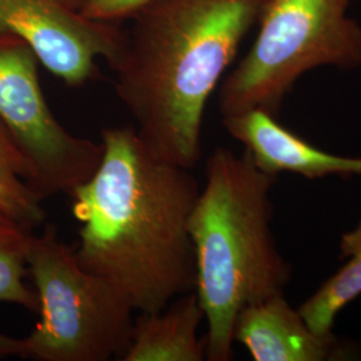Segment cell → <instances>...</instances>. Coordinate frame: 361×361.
Listing matches in <instances>:
<instances>
[{
  "label": "cell",
  "instance_id": "obj_1",
  "mask_svg": "<svg viewBox=\"0 0 361 361\" xmlns=\"http://www.w3.org/2000/svg\"><path fill=\"white\" fill-rule=\"evenodd\" d=\"M101 162L70 194L79 264L138 313L195 289L189 219L201 186L192 169L153 154L129 126L101 131Z\"/></svg>",
  "mask_w": 361,
  "mask_h": 361
},
{
  "label": "cell",
  "instance_id": "obj_2",
  "mask_svg": "<svg viewBox=\"0 0 361 361\" xmlns=\"http://www.w3.org/2000/svg\"><path fill=\"white\" fill-rule=\"evenodd\" d=\"M265 0H155L133 16L116 63V91L143 145L193 169L207 101L259 19Z\"/></svg>",
  "mask_w": 361,
  "mask_h": 361
},
{
  "label": "cell",
  "instance_id": "obj_3",
  "mask_svg": "<svg viewBox=\"0 0 361 361\" xmlns=\"http://www.w3.org/2000/svg\"><path fill=\"white\" fill-rule=\"evenodd\" d=\"M277 177L244 152L217 147L207 158L205 185L194 204L189 232L195 259V295L207 325V360L233 357L240 310L284 293L292 265L271 233V192Z\"/></svg>",
  "mask_w": 361,
  "mask_h": 361
},
{
  "label": "cell",
  "instance_id": "obj_4",
  "mask_svg": "<svg viewBox=\"0 0 361 361\" xmlns=\"http://www.w3.org/2000/svg\"><path fill=\"white\" fill-rule=\"evenodd\" d=\"M352 0H268L244 59L219 90L222 116L259 109L277 116L305 73L319 67H361V26Z\"/></svg>",
  "mask_w": 361,
  "mask_h": 361
},
{
  "label": "cell",
  "instance_id": "obj_5",
  "mask_svg": "<svg viewBox=\"0 0 361 361\" xmlns=\"http://www.w3.org/2000/svg\"><path fill=\"white\" fill-rule=\"evenodd\" d=\"M39 301L34 331L22 359L107 361L121 359L134 328L133 307L102 277L86 271L55 226L34 235L28 255Z\"/></svg>",
  "mask_w": 361,
  "mask_h": 361
},
{
  "label": "cell",
  "instance_id": "obj_6",
  "mask_svg": "<svg viewBox=\"0 0 361 361\" xmlns=\"http://www.w3.org/2000/svg\"><path fill=\"white\" fill-rule=\"evenodd\" d=\"M38 56L22 39L0 35V119L25 155L28 182L42 200L70 194L89 180L102 145L70 133L40 86Z\"/></svg>",
  "mask_w": 361,
  "mask_h": 361
},
{
  "label": "cell",
  "instance_id": "obj_7",
  "mask_svg": "<svg viewBox=\"0 0 361 361\" xmlns=\"http://www.w3.org/2000/svg\"><path fill=\"white\" fill-rule=\"evenodd\" d=\"M0 35L26 42L70 87L95 75L98 58L114 65L126 40L116 23L86 18L73 0H0Z\"/></svg>",
  "mask_w": 361,
  "mask_h": 361
},
{
  "label": "cell",
  "instance_id": "obj_8",
  "mask_svg": "<svg viewBox=\"0 0 361 361\" xmlns=\"http://www.w3.org/2000/svg\"><path fill=\"white\" fill-rule=\"evenodd\" d=\"M256 361H345L361 357L353 340L316 332L284 293L262 298L240 310L233 329Z\"/></svg>",
  "mask_w": 361,
  "mask_h": 361
},
{
  "label": "cell",
  "instance_id": "obj_9",
  "mask_svg": "<svg viewBox=\"0 0 361 361\" xmlns=\"http://www.w3.org/2000/svg\"><path fill=\"white\" fill-rule=\"evenodd\" d=\"M222 123L229 135L245 147L253 164L269 176L290 173L308 180L361 177V157L322 150L286 129L265 110L222 116Z\"/></svg>",
  "mask_w": 361,
  "mask_h": 361
},
{
  "label": "cell",
  "instance_id": "obj_10",
  "mask_svg": "<svg viewBox=\"0 0 361 361\" xmlns=\"http://www.w3.org/2000/svg\"><path fill=\"white\" fill-rule=\"evenodd\" d=\"M202 322L205 314L194 290L177 297L164 310L140 313L129 347L119 360H205L207 341L198 336Z\"/></svg>",
  "mask_w": 361,
  "mask_h": 361
},
{
  "label": "cell",
  "instance_id": "obj_11",
  "mask_svg": "<svg viewBox=\"0 0 361 361\" xmlns=\"http://www.w3.org/2000/svg\"><path fill=\"white\" fill-rule=\"evenodd\" d=\"M343 267L334 273L301 305L300 313L319 334H328L337 314L361 296V217L340 240Z\"/></svg>",
  "mask_w": 361,
  "mask_h": 361
},
{
  "label": "cell",
  "instance_id": "obj_12",
  "mask_svg": "<svg viewBox=\"0 0 361 361\" xmlns=\"http://www.w3.org/2000/svg\"><path fill=\"white\" fill-rule=\"evenodd\" d=\"M0 210L34 229L46 219L42 198L28 182V168L10 129L0 119Z\"/></svg>",
  "mask_w": 361,
  "mask_h": 361
},
{
  "label": "cell",
  "instance_id": "obj_13",
  "mask_svg": "<svg viewBox=\"0 0 361 361\" xmlns=\"http://www.w3.org/2000/svg\"><path fill=\"white\" fill-rule=\"evenodd\" d=\"M32 229L0 210V302L38 312L35 289L26 284Z\"/></svg>",
  "mask_w": 361,
  "mask_h": 361
},
{
  "label": "cell",
  "instance_id": "obj_14",
  "mask_svg": "<svg viewBox=\"0 0 361 361\" xmlns=\"http://www.w3.org/2000/svg\"><path fill=\"white\" fill-rule=\"evenodd\" d=\"M155 0H91L83 8L82 13L98 22L118 23L123 19L133 18L146 6Z\"/></svg>",
  "mask_w": 361,
  "mask_h": 361
},
{
  "label": "cell",
  "instance_id": "obj_15",
  "mask_svg": "<svg viewBox=\"0 0 361 361\" xmlns=\"http://www.w3.org/2000/svg\"><path fill=\"white\" fill-rule=\"evenodd\" d=\"M25 350L23 338H16L0 332V357H22Z\"/></svg>",
  "mask_w": 361,
  "mask_h": 361
},
{
  "label": "cell",
  "instance_id": "obj_16",
  "mask_svg": "<svg viewBox=\"0 0 361 361\" xmlns=\"http://www.w3.org/2000/svg\"><path fill=\"white\" fill-rule=\"evenodd\" d=\"M75 4H77L78 7L80 8V11H82V8L89 3V1H91V0H73Z\"/></svg>",
  "mask_w": 361,
  "mask_h": 361
},
{
  "label": "cell",
  "instance_id": "obj_17",
  "mask_svg": "<svg viewBox=\"0 0 361 361\" xmlns=\"http://www.w3.org/2000/svg\"><path fill=\"white\" fill-rule=\"evenodd\" d=\"M267 1H268V0H265V3H267Z\"/></svg>",
  "mask_w": 361,
  "mask_h": 361
}]
</instances>
